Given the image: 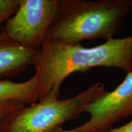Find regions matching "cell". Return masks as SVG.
<instances>
[{
	"label": "cell",
	"mask_w": 132,
	"mask_h": 132,
	"mask_svg": "<svg viewBox=\"0 0 132 132\" xmlns=\"http://www.w3.org/2000/svg\"><path fill=\"white\" fill-rule=\"evenodd\" d=\"M39 82L40 99L50 93L59 95L61 85L75 72L94 67H115L132 72V34L111 39L90 48L68 45L46 37L34 65Z\"/></svg>",
	"instance_id": "6da1fadb"
},
{
	"label": "cell",
	"mask_w": 132,
	"mask_h": 132,
	"mask_svg": "<svg viewBox=\"0 0 132 132\" xmlns=\"http://www.w3.org/2000/svg\"><path fill=\"white\" fill-rule=\"evenodd\" d=\"M132 0H58L57 14L46 37L68 45L113 39L124 28Z\"/></svg>",
	"instance_id": "7a4b0ae2"
},
{
	"label": "cell",
	"mask_w": 132,
	"mask_h": 132,
	"mask_svg": "<svg viewBox=\"0 0 132 132\" xmlns=\"http://www.w3.org/2000/svg\"><path fill=\"white\" fill-rule=\"evenodd\" d=\"M106 92L105 85L97 82L69 98L50 93L5 116L0 120V132H56L66 122L78 118L89 104Z\"/></svg>",
	"instance_id": "3957f363"
},
{
	"label": "cell",
	"mask_w": 132,
	"mask_h": 132,
	"mask_svg": "<svg viewBox=\"0 0 132 132\" xmlns=\"http://www.w3.org/2000/svg\"><path fill=\"white\" fill-rule=\"evenodd\" d=\"M58 0H20L4 30L23 47L39 50L56 15Z\"/></svg>",
	"instance_id": "277c9868"
},
{
	"label": "cell",
	"mask_w": 132,
	"mask_h": 132,
	"mask_svg": "<svg viewBox=\"0 0 132 132\" xmlns=\"http://www.w3.org/2000/svg\"><path fill=\"white\" fill-rule=\"evenodd\" d=\"M86 113L90 119L70 130L56 132H107L123 119L132 116V72L111 92H106L87 105Z\"/></svg>",
	"instance_id": "5b68a950"
},
{
	"label": "cell",
	"mask_w": 132,
	"mask_h": 132,
	"mask_svg": "<svg viewBox=\"0 0 132 132\" xmlns=\"http://www.w3.org/2000/svg\"><path fill=\"white\" fill-rule=\"evenodd\" d=\"M39 50L19 45L10 38L4 29L0 31V78H13L34 65Z\"/></svg>",
	"instance_id": "8992f818"
},
{
	"label": "cell",
	"mask_w": 132,
	"mask_h": 132,
	"mask_svg": "<svg viewBox=\"0 0 132 132\" xmlns=\"http://www.w3.org/2000/svg\"><path fill=\"white\" fill-rule=\"evenodd\" d=\"M40 99L39 82L35 75L24 82L5 80L0 81V104L17 101L30 105Z\"/></svg>",
	"instance_id": "52a82bcc"
},
{
	"label": "cell",
	"mask_w": 132,
	"mask_h": 132,
	"mask_svg": "<svg viewBox=\"0 0 132 132\" xmlns=\"http://www.w3.org/2000/svg\"><path fill=\"white\" fill-rule=\"evenodd\" d=\"M19 4L20 0H0V31L1 25L15 14Z\"/></svg>",
	"instance_id": "ba28073f"
},
{
	"label": "cell",
	"mask_w": 132,
	"mask_h": 132,
	"mask_svg": "<svg viewBox=\"0 0 132 132\" xmlns=\"http://www.w3.org/2000/svg\"><path fill=\"white\" fill-rule=\"evenodd\" d=\"M26 105L17 101H11L0 104V120L8 113Z\"/></svg>",
	"instance_id": "9c48e42d"
},
{
	"label": "cell",
	"mask_w": 132,
	"mask_h": 132,
	"mask_svg": "<svg viewBox=\"0 0 132 132\" xmlns=\"http://www.w3.org/2000/svg\"><path fill=\"white\" fill-rule=\"evenodd\" d=\"M107 132H132V120L122 126L113 128Z\"/></svg>",
	"instance_id": "30bf717a"
}]
</instances>
